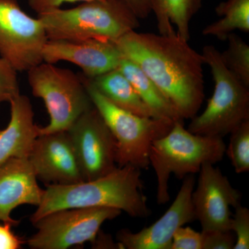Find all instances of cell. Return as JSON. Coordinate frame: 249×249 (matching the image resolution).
Listing matches in <instances>:
<instances>
[{
	"mask_svg": "<svg viewBox=\"0 0 249 249\" xmlns=\"http://www.w3.org/2000/svg\"><path fill=\"white\" fill-rule=\"evenodd\" d=\"M123 56L134 62L163 91L184 119L196 115L204 102L202 54L188 41L172 35L132 31L116 41Z\"/></svg>",
	"mask_w": 249,
	"mask_h": 249,
	"instance_id": "1",
	"label": "cell"
},
{
	"mask_svg": "<svg viewBox=\"0 0 249 249\" xmlns=\"http://www.w3.org/2000/svg\"><path fill=\"white\" fill-rule=\"evenodd\" d=\"M141 176L139 168L126 165L96 179L73 184L49 185L31 217V222L54 211L78 208H114L131 217H148L151 212Z\"/></svg>",
	"mask_w": 249,
	"mask_h": 249,
	"instance_id": "2",
	"label": "cell"
},
{
	"mask_svg": "<svg viewBox=\"0 0 249 249\" xmlns=\"http://www.w3.org/2000/svg\"><path fill=\"white\" fill-rule=\"evenodd\" d=\"M49 40L103 39L116 42L140 26L123 0H93L70 9L37 15Z\"/></svg>",
	"mask_w": 249,
	"mask_h": 249,
	"instance_id": "3",
	"label": "cell"
},
{
	"mask_svg": "<svg viewBox=\"0 0 249 249\" xmlns=\"http://www.w3.org/2000/svg\"><path fill=\"white\" fill-rule=\"evenodd\" d=\"M222 138L192 133L176 122L166 135L157 139L150 147V165L157 176V201L165 204L170 200L169 178L174 174L179 179L199 173L205 163L222 160L226 153Z\"/></svg>",
	"mask_w": 249,
	"mask_h": 249,
	"instance_id": "4",
	"label": "cell"
},
{
	"mask_svg": "<svg viewBox=\"0 0 249 249\" xmlns=\"http://www.w3.org/2000/svg\"><path fill=\"white\" fill-rule=\"evenodd\" d=\"M201 54L211 69L214 89L204 111L191 119L188 129L223 139L249 119V88L228 70L213 45L205 46Z\"/></svg>",
	"mask_w": 249,
	"mask_h": 249,
	"instance_id": "5",
	"label": "cell"
},
{
	"mask_svg": "<svg viewBox=\"0 0 249 249\" xmlns=\"http://www.w3.org/2000/svg\"><path fill=\"white\" fill-rule=\"evenodd\" d=\"M33 95L45 103L50 121L40 134L67 130L93 106L80 74L54 64L42 62L27 71Z\"/></svg>",
	"mask_w": 249,
	"mask_h": 249,
	"instance_id": "6",
	"label": "cell"
},
{
	"mask_svg": "<svg viewBox=\"0 0 249 249\" xmlns=\"http://www.w3.org/2000/svg\"><path fill=\"white\" fill-rule=\"evenodd\" d=\"M83 82L93 106L115 138L116 164L119 167L130 165L140 170L147 169L150 165L149 155L152 142L166 135L176 122L162 118L139 116L124 110Z\"/></svg>",
	"mask_w": 249,
	"mask_h": 249,
	"instance_id": "7",
	"label": "cell"
},
{
	"mask_svg": "<svg viewBox=\"0 0 249 249\" xmlns=\"http://www.w3.org/2000/svg\"><path fill=\"white\" fill-rule=\"evenodd\" d=\"M122 211L114 208L59 210L33 223L37 229L27 241L33 249H67L93 243L103 223L115 219Z\"/></svg>",
	"mask_w": 249,
	"mask_h": 249,
	"instance_id": "8",
	"label": "cell"
},
{
	"mask_svg": "<svg viewBox=\"0 0 249 249\" xmlns=\"http://www.w3.org/2000/svg\"><path fill=\"white\" fill-rule=\"evenodd\" d=\"M48 40L42 21L26 14L18 0H0V56L16 71L43 62Z\"/></svg>",
	"mask_w": 249,
	"mask_h": 249,
	"instance_id": "9",
	"label": "cell"
},
{
	"mask_svg": "<svg viewBox=\"0 0 249 249\" xmlns=\"http://www.w3.org/2000/svg\"><path fill=\"white\" fill-rule=\"evenodd\" d=\"M85 181L110 173L116 166V142L110 129L93 107L67 129Z\"/></svg>",
	"mask_w": 249,
	"mask_h": 249,
	"instance_id": "10",
	"label": "cell"
},
{
	"mask_svg": "<svg viewBox=\"0 0 249 249\" xmlns=\"http://www.w3.org/2000/svg\"><path fill=\"white\" fill-rule=\"evenodd\" d=\"M192 201L202 231H231V207L240 204L242 195L214 164L205 163L199 170Z\"/></svg>",
	"mask_w": 249,
	"mask_h": 249,
	"instance_id": "11",
	"label": "cell"
},
{
	"mask_svg": "<svg viewBox=\"0 0 249 249\" xmlns=\"http://www.w3.org/2000/svg\"><path fill=\"white\" fill-rule=\"evenodd\" d=\"M27 160L36 178L49 185H69L85 181L67 130L37 136Z\"/></svg>",
	"mask_w": 249,
	"mask_h": 249,
	"instance_id": "12",
	"label": "cell"
},
{
	"mask_svg": "<svg viewBox=\"0 0 249 249\" xmlns=\"http://www.w3.org/2000/svg\"><path fill=\"white\" fill-rule=\"evenodd\" d=\"M183 178L176 199L157 222L139 232L127 229L118 232L116 238L122 249H171L175 231L196 219L192 201L196 183L194 175H187Z\"/></svg>",
	"mask_w": 249,
	"mask_h": 249,
	"instance_id": "13",
	"label": "cell"
},
{
	"mask_svg": "<svg viewBox=\"0 0 249 249\" xmlns=\"http://www.w3.org/2000/svg\"><path fill=\"white\" fill-rule=\"evenodd\" d=\"M122 53L114 41L103 39L48 40L43 49V61H67L81 69L82 74L93 78L119 68Z\"/></svg>",
	"mask_w": 249,
	"mask_h": 249,
	"instance_id": "14",
	"label": "cell"
},
{
	"mask_svg": "<svg viewBox=\"0 0 249 249\" xmlns=\"http://www.w3.org/2000/svg\"><path fill=\"white\" fill-rule=\"evenodd\" d=\"M27 158H12L0 165V222L17 226L12 211L21 205L38 206L44 190Z\"/></svg>",
	"mask_w": 249,
	"mask_h": 249,
	"instance_id": "15",
	"label": "cell"
},
{
	"mask_svg": "<svg viewBox=\"0 0 249 249\" xmlns=\"http://www.w3.org/2000/svg\"><path fill=\"white\" fill-rule=\"evenodd\" d=\"M11 119L0 131V165L12 158H27L40 127L34 122L30 100L19 93L10 101Z\"/></svg>",
	"mask_w": 249,
	"mask_h": 249,
	"instance_id": "16",
	"label": "cell"
},
{
	"mask_svg": "<svg viewBox=\"0 0 249 249\" xmlns=\"http://www.w3.org/2000/svg\"><path fill=\"white\" fill-rule=\"evenodd\" d=\"M80 76L114 106L137 115L158 118L119 69L93 78H87L82 73Z\"/></svg>",
	"mask_w": 249,
	"mask_h": 249,
	"instance_id": "17",
	"label": "cell"
},
{
	"mask_svg": "<svg viewBox=\"0 0 249 249\" xmlns=\"http://www.w3.org/2000/svg\"><path fill=\"white\" fill-rule=\"evenodd\" d=\"M203 0H150L159 32L162 35L177 34L189 41L190 24L202 6Z\"/></svg>",
	"mask_w": 249,
	"mask_h": 249,
	"instance_id": "18",
	"label": "cell"
},
{
	"mask_svg": "<svg viewBox=\"0 0 249 249\" xmlns=\"http://www.w3.org/2000/svg\"><path fill=\"white\" fill-rule=\"evenodd\" d=\"M118 69L132 83L143 102L157 117L169 119L174 122H183L176 108L163 91L135 62L124 57Z\"/></svg>",
	"mask_w": 249,
	"mask_h": 249,
	"instance_id": "19",
	"label": "cell"
},
{
	"mask_svg": "<svg viewBox=\"0 0 249 249\" xmlns=\"http://www.w3.org/2000/svg\"><path fill=\"white\" fill-rule=\"evenodd\" d=\"M215 13L220 19L204 28V36L227 40L235 31H249V0H227L219 3Z\"/></svg>",
	"mask_w": 249,
	"mask_h": 249,
	"instance_id": "20",
	"label": "cell"
},
{
	"mask_svg": "<svg viewBox=\"0 0 249 249\" xmlns=\"http://www.w3.org/2000/svg\"><path fill=\"white\" fill-rule=\"evenodd\" d=\"M226 40L227 48L220 52L222 61L228 70L249 88V46L234 33Z\"/></svg>",
	"mask_w": 249,
	"mask_h": 249,
	"instance_id": "21",
	"label": "cell"
},
{
	"mask_svg": "<svg viewBox=\"0 0 249 249\" xmlns=\"http://www.w3.org/2000/svg\"><path fill=\"white\" fill-rule=\"evenodd\" d=\"M236 173L249 170V119L240 124L231 133L230 142L226 149Z\"/></svg>",
	"mask_w": 249,
	"mask_h": 249,
	"instance_id": "22",
	"label": "cell"
},
{
	"mask_svg": "<svg viewBox=\"0 0 249 249\" xmlns=\"http://www.w3.org/2000/svg\"><path fill=\"white\" fill-rule=\"evenodd\" d=\"M18 71L2 58H0V105L10 102L19 94Z\"/></svg>",
	"mask_w": 249,
	"mask_h": 249,
	"instance_id": "23",
	"label": "cell"
},
{
	"mask_svg": "<svg viewBox=\"0 0 249 249\" xmlns=\"http://www.w3.org/2000/svg\"><path fill=\"white\" fill-rule=\"evenodd\" d=\"M231 218V231L235 236L233 249H249V210L239 204Z\"/></svg>",
	"mask_w": 249,
	"mask_h": 249,
	"instance_id": "24",
	"label": "cell"
},
{
	"mask_svg": "<svg viewBox=\"0 0 249 249\" xmlns=\"http://www.w3.org/2000/svg\"><path fill=\"white\" fill-rule=\"evenodd\" d=\"M202 249H233L235 236L231 231H202Z\"/></svg>",
	"mask_w": 249,
	"mask_h": 249,
	"instance_id": "25",
	"label": "cell"
},
{
	"mask_svg": "<svg viewBox=\"0 0 249 249\" xmlns=\"http://www.w3.org/2000/svg\"><path fill=\"white\" fill-rule=\"evenodd\" d=\"M171 249H202L201 232L191 227L178 228L174 234Z\"/></svg>",
	"mask_w": 249,
	"mask_h": 249,
	"instance_id": "26",
	"label": "cell"
},
{
	"mask_svg": "<svg viewBox=\"0 0 249 249\" xmlns=\"http://www.w3.org/2000/svg\"><path fill=\"white\" fill-rule=\"evenodd\" d=\"M14 225L10 223L0 224V249H19L22 248V238L11 230Z\"/></svg>",
	"mask_w": 249,
	"mask_h": 249,
	"instance_id": "27",
	"label": "cell"
},
{
	"mask_svg": "<svg viewBox=\"0 0 249 249\" xmlns=\"http://www.w3.org/2000/svg\"><path fill=\"white\" fill-rule=\"evenodd\" d=\"M29 6L37 15L45 14L52 10L60 9L64 3L76 2V1H93V0H27Z\"/></svg>",
	"mask_w": 249,
	"mask_h": 249,
	"instance_id": "28",
	"label": "cell"
},
{
	"mask_svg": "<svg viewBox=\"0 0 249 249\" xmlns=\"http://www.w3.org/2000/svg\"><path fill=\"white\" fill-rule=\"evenodd\" d=\"M139 19H145L151 13L150 0H123Z\"/></svg>",
	"mask_w": 249,
	"mask_h": 249,
	"instance_id": "29",
	"label": "cell"
},
{
	"mask_svg": "<svg viewBox=\"0 0 249 249\" xmlns=\"http://www.w3.org/2000/svg\"><path fill=\"white\" fill-rule=\"evenodd\" d=\"M95 249H122V247L119 242H114L110 236L106 235L104 232L100 231L96 240L92 244Z\"/></svg>",
	"mask_w": 249,
	"mask_h": 249,
	"instance_id": "30",
	"label": "cell"
}]
</instances>
